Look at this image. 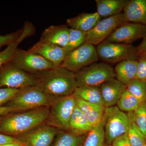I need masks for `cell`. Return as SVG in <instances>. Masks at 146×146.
Here are the masks:
<instances>
[{
  "label": "cell",
  "instance_id": "cell-1",
  "mask_svg": "<svg viewBox=\"0 0 146 146\" xmlns=\"http://www.w3.org/2000/svg\"><path fill=\"white\" fill-rule=\"evenodd\" d=\"M50 110V107H42L0 116V133L15 138L21 136L46 123Z\"/></svg>",
  "mask_w": 146,
  "mask_h": 146
},
{
  "label": "cell",
  "instance_id": "cell-2",
  "mask_svg": "<svg viewBox=\"0 0 146 146\" xmlns=\"http://www.w3.org/2000/svg\"><path fill=\"white\" fill-rule=\"evenodd\" d=\"M33 74L36 80L35 86L54 97L71 96L78 87L75 73L60 66Z\"/></svg>",
  "mask_w": 146,
  "mask_h": 146
},
{
  "label": "cell",
  "instance_id": "cell-3",
  "mask_svg": "<svg viewBox=\"0 0 146 146\" xmlns=\"http://www.w3.org/2000/svg\"><path fill=\"white\" fill-rule=\"evenodd\" d=\"M60 98L47 94L34 85L19 89L16 96L4 106L12 108L20 112L50 107Z\"/></svg>",
  "mask_w": 146,
  "mask_h": 146
},
{
  "label": "cell",
  "instance_id": "cell-4",
  "mask_svg": "<svg viewBox=\"0 0 146 146\" xmlns=\"http://www.w3.org/2000/svg\"><path fill=\"white\" fill-rule=\"evenodd\" d=\"M75 75L78 87H100L104 82L116 78L115 70L110 65L97 62L82 68Z\"/></svg>",
  "mask_w": 146,
  "mask_h": 146
},
{
  "label": "cell",
  "instance_id": "cell-5",
  "mask_svg": "<svg viewBox=\"0 0 146 146\" xmlns=\"http://www.w3.org/2000/svg\"><path fill=\"white\" fill-rule=\"evenodd\" d=\"M105 141L111 145L116 138L127 134L130 120L127 113L120 110L117 106L106 108L104 113Z\"/></svg>",
  "mask_w": 146,
  "mask_h": 146
},
{
  "label": "cell",
  "instance_id": "cell-6",
  "mask_svg": "<svg viewBox=\"0 0 146 146\" xmlns=\"http://www.w3.org/2000/svg\"><path fill=\"white\" fill-rule=\"evenodd\" d=\"M76 105V99L73 95L60 98L50 106L46 123L59 130L68 131L70 120Z\"/></svg>",
  "mask_w": 146,
  "mask_h": 146
},
{
  "label": "cell",
  "instance_id": "cell-7",
  "mask_svg": "<svg viewBox=\"0 0 146 146\" xmlns=\"http://www.w3.org/2000/svg\"><path fill=\"white\" fill-rule=\"evenodd\" d=\"M99 57L109 63L125 60H138L140 55L137 47L131 44H118L104 42L96 48Z\"/></svg>",
  "mask_w": 146,
  "mask_h": 146
},
{
  "label": "cell",
  "instance_id": "cell-8",
  "mask_svg": "<svg viewBox=\"0 0 146 146\" xmlns=\"http://www.w3.org/2000/svg\"><path fill=\"white\" fill-rule=\"evenodd\" d=\"M35 84L33 74L17 68L11 61L0 67V88L20 89Z\"/></svg>",
  "mask_w": 146,
  "mask_h": 146
},
{
  "label": "cell",
  "instance_id": "cell-9",
  "mask_svg": "<svg viewBox=\"0 0 146 146\" xmlns=\"http://www.w3.org/2000/svg\"><path fill=\"white\" fill-rule=\"evenodd\" d=\"M98 58L96 48L94 45L85 43L68 53L60 66L75 73L96 63Z\"/></svg>",
  "mask_w": 146,
  "mask_h": 146
},
{
  "label": "cell",
  "instance_id": "cell-10",
  "mask_svg": "<svg viewBox=\"0 0 146 146\" xmlns=\"http://www.w3.org/2000/svg\"><path fill=\"white\" fill-rule=\"evenodd\" d=\"M11 62L17 68L30 74L47 70L54 68L52 63L40 55L29 50L17 48Z\"/></svg>",
  "mask_w": 146,
  "mask_h": 146
},
{
  "label": "cell",
  "instance_id": "cell-11",
  "mask_svg": "<svg viewBox=\"0 0 146 146\" xmlns=\"http://www.w3.org/2000/svg\"><path fill=\"white\" fill-rule=\"evenodd\" d=\"M126 22L123 13L101 20L94 28L87 33L85 43L98 46L105 41L116 29Z\"/></svg>",
  "mask_w": 146,
  "mask_h": 146
},
{
  "label": "cell",
  "instance_id": "cell-12",
  "mask_svg": "<svg viewBox=\"0 0 146 146\" xmlns=\"http://www.w3.org/2000/svg\"><path fill=\"white\" fill-rule=\"evenodd\" d=\"M59 130L45 123L16 138L24 146H51Z\"/></svg>",
  "mask_w": 146,
  "mask_h": 146
},
{
  "label": "cell",
  "instance_id": "cell-13",
  "mask_svg": "<svg viewBox=\"0 0 146 146\" xmlns=\"http://www.w3.org/2000/svg\"><path fill=\"white\" fill-rule=\"evenodd\" d=\"M146 34V25L126 22L116 29L104 42L131 44L138 39H143Z\"/></svg>",
  "mask_w": 146,
  "mask_h": 146
},
{
  "label": "cell",
  "instance_id": "cell-14",
  "mask_svg": "<svg viewBox=\"0 0 146 146\" xmlns=\"http://www.w3.org/2000/svg\"><path fill=\"white\" fill-rule=\"evenodd\" d=\"M29 50L42 56L52 63L55 67L60 66L69 53L65 48L40 41Z\"/></svg>",
  "mask_w": 146,
  "mask_h": 146
},
{
  "label": "cell",
  "instance_id": "cell-15",
  "mask_svg": "<svg viewBox=\"0 0 146 146\" xmlns=\"http://www.w3.org/2000/svg\"><path fill=\"white\" fill-rule=\"evenodd\" d=\"M106 108L112 107L117 105L124 91L126 89V85L113 78L104 82L100 87Z\"/></svg>",
  "mask_w": 146,
  "mask_h": 146
},
{
  "label": "cell",
  "instance_id": "cell-16",
  "mask_svg": "<svg viewBox=\"0 0 146 146\" xmlns=\"http://www.w3.org/2000/svg\"><path fill=\"white\" fill-rule=\"evenodd\" d=\"M69 29L65 25L51 26L42 33L39 41L65 48L69 40Z\"/></svg>",
  "mask_w": 146,
  "mask_h": 146
},
{
  "label": "cell",
  "instance_id": "cell-17",
  "mask_svg": "<svg viewBox=\"0 0 146 146\" xmlns=\"http://www.w3.org/2000/svg\"><path fill=\"white\" fill-rule=\"evenodd\" d=\"M123 13L126 22L146 25V0L128 1Z\"/></svg>",
  "mask_w": 146,
  "mask_h": 146
},
{
  "label": "cell",
  "instance_id": "cell-18",
  "mask_svg": "<svg viewBox=\"0 0 146 146\" xmlns=\"http://www.w3.org/2000/svg\"><path fill=\"white\" fill-rule=\"evenodd\" d=\"M35 31V28L32 24L29 22L25 23L20 36L8 45L3 50L0 52V67L12 60L18 45L24 39L34 34Z\"/></svg>",
  "mask_w": 146,
  "mask_h": 146
},
{
  "label": "cell",
  "instance_id": "cell-19",
  "mask_svg": "<svg viewBox=\"0 0 146 146\" xmlns=\"http://www.w3.org/2000/svg\"><path fill=\"white\" fill-rule=\"evenodd\" d=\"M101 17L97 12L84 13L67 20V26L85 33L91 30L100 20Z\"/></svg>",
  "mask_w": 146,
  "mask_h": 146
},
{
  "label": "cell",
  "instance_id": "cell-20",
  "mask_svg": "<svg viewBox=\"0 0 146 146\" xmlns=\"http://www.w3.org/2000/svg\"><path fill=\"white\" fill-rule=\"evenodd\" d=\"M93 126L85 115L76 105L69 123L68 131L75 135H86Z\"/></svg>",
  "mask_w": 146,
  "mask_h": 146
},
{
  "label": "cell",
  "instance_id": "cell-21",
  "mask_svg": "<svg viewBox=\"0 0 146 146\" xmlns=\"http://www.w3.org/2000/svg\"><path fill=\"white\" fill-rule=\"evenodd\" d=\"M76 99V105L85 115L93 126L97 125L102 121L106 109L104 106Z\"/></svg>",
  "mask_w": 146,
  "mask_h": 146
},
{
  "label": "cell",
  "instance_id": "cell-22",
  "mask_svg": "<svg viewBox=\"0 0 146 146\" xmlns=\"http://www.w3.org/2000/svg\"><path fill=\"white\" fill-rule=\"evenodd\" d=\"M97 13L101 17L108 18L123 12L128 0H96Z\"/></svg>",
  "mask_w": 146,
  "mask_h": 146
},
{
  "label": "cell",
  "instance_id": "cell-23",
  "mask_svg": "<svg viewBox=\"0 0 146 146\" xmlns=\"http://www.w3.org/2000/svg\"><path fill=\"white\" fill-rule=\"evenodd\" d=\"M138 60H125L120 62L115 66L116 78L118 81L127 85L136 78Z\"/></svg>",
  "mask_w": 146,
  "mask_h": 146
},
{
  "label": "cell",
  "instance_id": "cell-24",
  "mask_svg": "<svg viewBox=\"0 0 146 146\" xmlns=\"http://www.w3.org/2000/svg\"><path fill=\"white\" fill-rule=\"evenodd\" d=\"M73 95L76 98L91 103L104 105L100 87L82 86L77 87Z\"/></svg>",
  "mask_w": 146,
  "mask_h": 146
},
{
  "label": "cell",
  "instance_id": "cell-25",
  "mask_svg": "<svg viewBox=\"0 0 146 146\" xmlns=\"http://www.w3.org/2000/svg\"><path fill=\"white\" fill-rule=\"evenodd\" d=\"M105 116L98 124L93 126L87 133L81 146H105L104 125Z\"/></svg>",
  "mask_w": 146,
  "mask_h": 146
},
{
  "label": "cell",
  "instance_id": "cell-26",
  "mask_svg": "<svg viewBox=\"0 0 146 146\" xmlns=\"http://www.w3.org/2000/svg\"><path fill=\"white\" fill-rule=\"evenodd\" d=\"M86 135L79 136L59 130L51 146H81Z\"/></svg>",
  "mask_w": 146,
  "mask_h": 146
},
{
  "label": "cell",
  "instance_id": "cell-27",
  "mask_svg": "<svg viewBox=\"0 0 146 146\" xmlns=\"http://www.w3.org/2000/svg\"><path fill=\"white\" fill-rule=\"evenodd\" d=\"M133 112H128L130 122L127 135L131 146H146V141L143 133L133 121Z\"/></svg>",
  "mask_w": 146,
  "mask_h": 146
},
{
  "label": "cell",
  "instance_id": "cell-28",
  "mask_svg": "<svg viewBox=\"0 0 146 146\" xmlns=\"http://www.w3.org/2000/svg\"><path fill=\"white\" fill-rule=\"evenodd\" d=\"M140 102L133 95L126 89L117 103L118 108L124 112H133L137 109Z\"/></svg>",
  "mask_w": 146,
  "mask_h": 146
},
{
  "label": "cell",
  "instance_id": "cell-29",
  "mask_svg": "<svg viewBox=\"0 0 146 146\" xmlns=\"http://www.w3.org/2000/svg\"><path fill=\"white\" fill-rule=\"evenodd\" d=\"M126 89L140 103L146 102V81L134 79L126 85Z\"/></svg>",
  "mask_w": 146,
  "mask_h": 146
},
{
  "label": "cell",
  "instance_id": "cell-30",
  "mask_svg": "<svg viewBox=\"0 0 146 146\" xmlns=\"http://www.w3.org/2000/svg\"><path fill=\"white\" fill-rule=\"evenodd\" d=\"M86 36L87 33L70 28L68 44L65 48L68 52H70L85 43Z\"/></svg>",
  "mask_w": 146,
  "mask_h": 146
},
{
  "label": "cell",
  "instance_id": "cell-31",
  "mask_svg": "<svg viewBox=\"0 0 146 146\" xmlns=\"http://www.w3.org/2000/svg\"><path fill=\"white\" fill-rule=\"evenodd\" d=\"M133 113V121L146 141V102L142 103Z\"/></svg>",
  "mask_w": 146,
  "mask_h": 146
},
{
  "label": "cell",
  "instance_id": "cell-32",
  "mask_svg": "<svg viewBox=\"0 0 146 146\" xmlns=\"http://www.w3.org/2000/svg\"><path fill=\"white\" fill-rule=\"evenodd\" d=\"M19 89L14 88H0V106H3L13 98L18 93Z\"/></svg>",
  "mask_w": 146,
  "mask_h": 146
},
{
  "label": "cell",
  "instance_id": "cell-33",
  "mask_svg": "<svg viewBox=\"0 0 146 146\" xmlns=\"http://www.w3.org/2000/svg\"><path fill=\"white\" fill-rule=\"evenodd\" d=\"M138 62L136 78L146 81V52L140 56Z\"/></svg>",
  "mask_w": 146,
  "mask_h": 146
},
{
  "label": "cell",
  "instance_id": "cell-34",
  "mask_svg": "<svg viewBox=\"0 0 146 146\" xmlns=\"http://www.w3.org/2000/svg\"><path fill=\"white\" fill-rule=\"evenodd\" d=\"M22 29L18 31L14 32L5 35H0V48L4 46H8L20 36Z\"/></svg>",
  "mask_w": 146,
  "mask_h": 146
},
{
  "label": "cell",
  "instance_id": "cell-35",
  "mask_svg": "<svg viewBox=\"0 0 146 146\" xmlns=\"http://www.w3.org/2000/svg\"><path fill=\"white\" fill-rule=\"evenodd\" d=\"M111 145L112 146H131L127 134L116 138Z\"/></svg>",
  "mask_w": 146,
  "mask_h": 146
},
{
  "label": "cell",
  "instance_id": "cell-36",
  "mask_svg": "<svg viewBox=\"0 0 146 146\" xmlns=\"http://www.w3.org/2000/svg\"><path fill=\"white\" fill-rule=\"evenodd\" d=\"M17 141L15 137L7 136L0 133V145L13 143Z\"/></svg>",
  "mask_w": 146,
  "mask_h": 146
},
{
  "label": "cell",
  "instance_id": "cell-37",
  "mask_svg": "<svg viewBox=\"0 0 146 146\" xmlns=\"http://www.w3.org/2000/svg\"><path fill=\"white\" fill-rule=\"evenodd\" d=\"M143 39L141 44L137 47L138 54L140 56L146 52V34Z\"/></svg>",
  "mask_w": 146,
  "mask_h": 146
},
{
  "label": "cell",
  "instance_id": "cell-38",
  "mask_svg": "<svg viewBox=\"0 0 146 146\" xmlns=\"http://www.w3.org/2000/svg\"><path fill=\"white\" fill-rule=\"evenodd\" d=\"M17 112V110L12 108L6 106H0V116L6 115L11 112Z\"/></svg>",
  "mask_w": 146,
  "mask_h": 146
},
{
  "label": "cell",
  "instance_id": "cell-39",
  "mask_svg": "<svg viewBox=\"0 0 146 146\" xmlns=\"http://www.w3.org/2000/svg\"><path fill=\"white\" fill-rule=\"evenodd\" d=\"M0 146H24L23 145H22L21 143L16 141V142H13V143H9L5 144V145H0Z\"/></svg>",
  "mask_w": 146,
  "mask_h": 146
},
{
  "label": "cell",
  "instance_id": "cell-40",
  "mask_svg": "<svg viewBox=\"0 0 146 146\" xmlns=\"http://www.w3.org/2000/svg\"><path fill=\"white\" fill-rule=\"evenodd\" d=\"M105 146H112L111 145H106Z\"/></svg>",
  "mask_w": 146,
  "mask_h": 146
}]
</instances>
